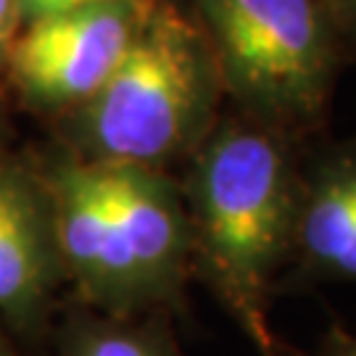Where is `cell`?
<instances>
[{
  "instance_id": "obj_1",
  "label": "cell",
  "mask_w": 356,
  "mask_h": 356,
  "mask_svg": "<svg viewBox=\"0 0 356 356\" xmlns=\"http://www.w3.org/2000/svg\"><path fill=\"white\" fill-rule=\"evenodd\" d=\"M182 195L191 256L261 356H282L269 301L288 267L301 148L245 116L214 124Z\"/></svg>"
},
{
  "instance_id": "obj_2",
  "label": "cell",
  "mask_w": 356,
  "mask_h": 356,
  "mask_svg": "<svg viewBox=\"0 0 356 356\" xmlns=\"http://www.w3.org/2000/svg\"><path fill=\"white\" fill-rule=\"evenodd\" d=\"M222 95L195 13L151 0L124 58L85 103V145L95 161L161 169L201 145Z\"/></svg>"
},
{
  "instance_id": "obj_3",
  "label": "cell",
  "mask_w": 356,
  "mask_h": 356,
  "mask_svg": "<svg viewBox=\"0 0 356 356\" xmlns=\"http://www.w3.org/2000/svg\"><path fill=\"white\" fill-rule=\"evenodd\" d=\"M241 116L304 148L327 135L346 58L325 0H191Z\"/></svg>"
},
{
  "instance_id": "obj_4",
  "label": "cell",
  "mask_w": 356,
  "mask_h": 356,
  "mask_svg": "<svg viewBox=\"0 0 356 356\" xmlns=\"http://www.w3.org/2000/svg\"><path fill=\"white\" fill-rule=\"evenodd\" d=\"M151 0H108L26 22L11 45V76L42 106H85L138 35Z\"/></svg>"
},
{
  "instance_id": "obj_5",
  "label": "cell",
  "mask_w": 356,
  "mask_h": 356,
  "mask_svg": "<svg viewBox=\"0 0 356 356\" xmlns=\"http://www.w3.org/2000/svg\"><path fill=\"white\" fill-rule=\"evenodd\" d=\"M306 285H356V135L330 132L301 148V182L285 277Z\"/></svg>"
},
{
  "instance_id": "obj_6",
  "label": "cell",
  "mask_w": 356,
  "mask_h": 356,
  "mask_svg": "<svg viewBox=\"0 0 356 356\" xmlns=\"http://www.w3.org/2000/svg\"><path fill=\"white\" fill-rule=\"evenodd\" d=\"M48 227L76 282L119 314L151 306L119 219L103 191L98 161L61 166L51 182Z\"/></svg>"
},
{
  "instance_id": "obj_7",
  "label": "cell",
  "mask_w": 356,
  "mask_h": 356,
  "mask_svg": "<svg viewBox=\"0 0 356 356\" xmlns=\"http://www.w3.org/2000/svg\"><path fill=\"white\" fill-rule=\"evenodd\" d=\"M98 169L151 306L175 298L191 259L182 193L161 169L108 161Z\"/></svg>"
},
{
  "instance_id": "obj_8",
  "label": "cell",
  "mask_w": 356,
  "mask_h": 356,
  "mask_svg": "<svg viewBox=\"0 0 356 356\" xmlns=\"http://www.w3.org/2000/svg\"><path fill=\"white\" fill-rule=\"evenodd\" d=\"M48 209L16 177L0 175V309L22 312L38 301L51 264Z\"/></svg>"
},
{
  "instance_id": "obj_9",
  "label": "cell",
  "mask_w": 356,
  "mask_h": 356,
  "mask_svg": "<svg viewBox=\"0 0 356 356\" xmlns=\"http://www.w3.org/2000/svg\"><path fill=\"white\" fill-rule=\"evenodd\" d=\"M64 356H179L164 332L127 322H90L69 338Z\"/></svg>"
},
{
  "instance_id": "obj_10",
  "label": "cell",
  "mask_w": 356,
  "mask_h": 356,
  "mask_svg": "<svg viewBox=\"0 0 356 356\" xmlns=\"http://www.w3.org/2000/svg\"><path fill=\"white\" fill-rule=\"evenodd\" d=\"M346 66H356V0H325Z\"/></svg>"
},
{
  "instance_id": "obj_11",
  "label": "cell",
  "mask_w": 356,
  "mask_h": 356,
  "mask_svg": "<svg viewBox=\"0 0 356 356\" xmlns=\"http://www.w3.org/2000/svg\"><path fill=\"white\" fill-rule=\"evenodd\" d=\"M98 3H108V0H16V11H19V19L35 22V19H45V16H56V13L98 6Z\"/></svg>"
},
{
  "instance_id": "obj_12",
  "label": "cell",
  "mask_w": 356,
  "mask_h": 356,
  "mask_svg": "<svg viewBox=\"0 0 356 356\" xmlns=\"http://www.w3.org/2000/svg\"><path fill=\"white\" fill-rule=\"evenodd\" d=\"M319 356H356V332L332 330L319 348Z\"/></svg>"
},
{
  "instance_id": "obj_13",
  "label": "cell",
  "mask_w": 356,
  "mask_h": 356,
  "mask_svg": "<svg viewBox=\"0 0 356 356\" xmlns=\"http://www.w3.org/2000/svg\"><path fill=\"white\" fill-rule=\"evenodd\" d=\"M19 22V11H16V0H0V45L8 40L13 26Z\"/></svg>"
},
{
  "instance_id": "obj_14",
  "label": "cell",
  "mask_w": 356,
  "mask_h": 356,
  "mask_svg": "<svg viewBox=\"0 0 356 356\" xmlns=\"http://www.w3.org/2000/svg\"><path fill=\"white\" fill-rule=\"evenodd\" d=\"M0 356H13V354H11V351H8V348H6V346L0 343Z\"/></svg>"
}]
</instances>
